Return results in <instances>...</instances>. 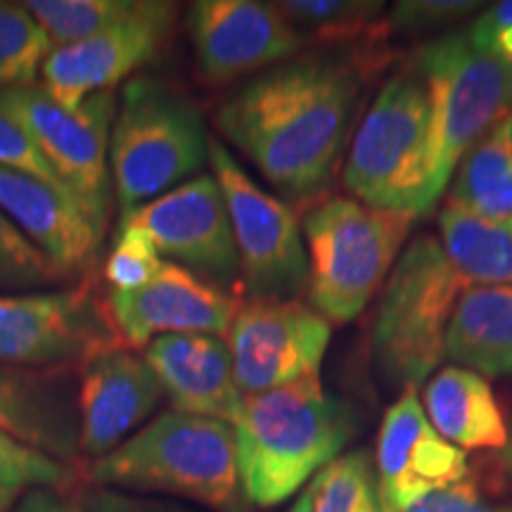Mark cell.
<instances>
[{"instance_id":"obj_1","label":"cell","mask_w":512,"mask_h":512,"mask_svg":"<svg viewBox=\"0 0 512 512\" xmlns=\"http://www.w3.org/2000/svg\"><path fill=\"white\" fill-rule=\"evenodd\" d=\"M361 57L313 50L264 69L221 100L216 128L292 200L328 188L366 83Z\"/></svg>"},{"instance_id":"obj_2","label":"cell","mask_w":512,"mask_h":512,"mask_svg":"<svg viewBox=\"0 0 512 512\" xmlns=\"http://www.w3.org/2000/svg\"><path fill=\"white\" fill-rule=\"evenodd\" d=\"M245 501L275 508L306 489L356 437L358 415L320 377L245 394L233 420Z\"/></svg>"},{"instance_id":"obj_3","label":"cell","mask_w":512,"mask_h":512,"mask_svg":"<svg viewBox=\"0 0 512 512\" xmlns=\"http://www.w3.org/2000/svg\"><path fill=\"white\" fill-rule=\"evenodd\" d=\"M83 482L131 494H166L216 512H245L233 425L166 411L83 467Z\"/></svg>"},{"instance_id":"obj_4","label":"cell","mask_w":512,"mask_h":512,"mask_svg":"<svg viewBox=\"0 0 512 512\" xmlns=\"http://www.w3.org/2000/svg\"><path fill=\"white\" fill-rule=\"evenodd\" d=\"M209 162V133L188 98L157 79L121 88L110 138V174L121 216L195 178Z\"/></svg>"},{"instance_id":"obj_5","label":"cell","mask_w":512,"mask_h":512,"mask_svg":"<svg viewBox=\"0 0 512 512\" xmlns=\"http://www.w3.org/2000/svg\"><path fill=\"white\" fill-rule=\"evenodd\" d=\"M465 290L437 238L411 240L384 280L370 332L375 366L384 380L418 389L432 375L446 356L448 323Z\"/></svg>"},{"instance_id":"obj_6","label":"cell","mask_w":512,"mask_h":512,"mask_svg":"<svg viewBox=\"0 0 512 512\" xmlns=\"http://www.w3.org/2000/svg\"><path fill=\"white\" fill-rule=\"evenodd\" d=\"M430 131V95L411 64L384 81L349 140L344 185L351 195L413 219L430 214Z\"/></svg>"},{"instance_id":"obj_7","label":"cell","mask_w":512,"mask_h":512,"mask_svg":"<svg viewBox=\"0 0 512 512\" xmlns=\"http://www.w3.org/2000/svg\"><path fill=\"white\" fill-rule=\"evenodd\" d=\"M413 216L332 197L304 219L309 299L332 325L358 318L399 259Z\"/></svg>"},{"instance_id":"obj_8","label":"cell","mask_w":512,"mask_h":512,"mask_svg":"<svg viewBox=\"0 0 512 512\" xmlns=\"http://www.w3.org/2000/svg\"><path fill=\"white\" fill-rule=\"evenodd\" d=\"M430 95L427 204L437 207L467 152L512 112V69L482 53L467 31H451L415 53Z\"/></svg>"},{"instance_id":"obj_9","label":"cell","mask_w":512,"mask_h":512,"mask_svg":"<svg viewBox=\"0 0 512 512\" xmlns=\"http://www.w3.org/2000/svg\"><path fill=\"white\" fill-rule=\"evenodd\" d=\"M117 102L114 91H105L76 110H62L36 83L0 91V107L24 126L60 183L102 233L110 223L114 197L110 138Z\"/></svg>"},{"instance_id":"obj_10","label":"cell","mask_w":512,"mask_h":512,"mask_svg":"<svg viewBox=\"0 0 512 512\" xmlns=\"http://www.w3.org/2000/svg\"><path fill=\"white\" fill-rule=\"evenodd\" d=\"M209 164L226 197L249 299H297L309 287V256L299 216L290 204L261 188L214 136H209Z\"/></svg>"},{"instance_id":"obj_11","label":"cell","mask_w":512,"mask_h":512,"mask_svg":"<svg viewBox=\"0 0 512 512\" xmlns=\"http://www.w3.org/2000/svg\"><path fill=\"white\" fill-rule=\"evenodd\" d=\"M330 323L302 299L240 302L226 332L242 394H261L320 377Z\"/></svg>"},{"instance_id":"obj_12","label":"cell","mask_w":512,"mask_h":512,"mask_svg":"<svg viewBox=\"0 0 512 512\" xmlns=\"http://www.w3.org/2000/svg\"><path fill=\"white\" fill-rule=\"evenodd\" d=\"M178 5L136 0V8L86 41L50 50L38 86L62 110H76L93 95L114 91L162 53L174 34Z\"/></svg>"},{"instance_id":"obj_13","label":"cell","mask_w":512,"mask_h":512,"mask_svg":"<svg viewBox=\"0 0 512 512\" xmlns=\"http://www.w3.org/2000/svg\"><path fill=\"white\" fill-rule=\"evenodd\" d=\"M117 339L105 304L91 287L0 294V363L76 370L102 344Z\"/></svg>"},{"instance_id":"obj_14","label":"cell","mask_w":512,"mask_h":512,"mask_svg":"<svg viewBox=\"0 0 512 512\" xmlns=\"http://www.w3.org/2000/svg\"><path fill=\"white\" fill-rule=\"evenodd\" d=\"M195 69L204 83L256 76L302 53L309 38L275 3L261 0H197L185 17Z\"/></svg>"},{"instance_id":"obj_15","label":"cell","mask_w":512,"mask_h":512,"mask_svg":"<svg viewBox=\"0 0 512 512\" xmlns=\"http://www.w3.org/2000/svg\"><path fill=\"white\" fill-rule=\"evenodd\" d=\"M121 219L143 228L169 261L223 290L240 275L233 223L214 176L190 178Z\"/></svg>"},{"instance_id":"obj_16","label":"cell","mask_w":512,"mask_h":512,"mask_svg":"<svg viewBox=\"0 0 512 512\" xmlns=\"http://www.w3.org/2000/svg\"><path fill=\"white\" fill-rule=\"evenodd\" d=\"M238 306L233 294L174 261H164L162 271L138 290H110L105 299L114 335L131 349H147L166 335L223 337Z\"/></svg>"},{"instance_id":"obj_17","label":"cell","mask_w":512,"mask_h":512,"mask_svg":"<svg viewBox=\"0 0 512 512\" xmlns=\"http://www.w3.org/2000/svg\"><path fill=\"white\" fill-rule=\"evenodd\" d=\"M79 456L91 463L136 434L155 413L164 389L145 354L119 339L102 344L76 368Z\"/></svg>"},{"instance_id":"obj_18","label":"cell","mask_w":512,"mask_h":512,"mask_svg":"<svg viewBox=\"0 0 512 512\" xmlns=\"http://www.w3.org/2000/svg\"><path fill=\"white\" fill-rule=\"evenodd\" d=\"M467 453L434 430L415 389L384 413L377 437V489L384 512H408L467 475Z\"/></svg>"},{"instance_id":"obj_19","label":"cell","mask_w":512,"mask_h":512,"mask_svg":"<svg viewBox=\"0 0 512 512\" xmlns=\"http://www.w3.org/2000/svg\"><path fill=\"white\" fill-rule=\"evenodd\" d=\"M0 432L50 458H79V392L74 370L0 363Z\"/></svg>"},{"instance_id":"obj_20","label":"cell","mask_w":512,"mask_h":512,"mask_svg":"<svg viewBox=\"0 0 512 512\" xmlns=\"http://www.w3.org/2000/svg\"><path fill=\"white\" fill-rule=\"evenodd\" d=\"M0 211L64 275L91 266L105 238L67 190L5 166H0Z\"/></svg>"},{"instance_id":"obj_21","label":"cell","mask_w":512,"mask_h":512,"mask_svg":"<svg viewBox=\"0 0 512 512\" xmlns=\"http://www.w3.org/2000/svg\"><path fill=\"white\" fill-rule=\"evenodd\" d=\"M174 411L233 425L245 394L235 380L226 339L216 335L157 337L145 351Z\"/></svg>"},{"instance_id":"obj_22","label":"cell","mask_w":512,"mask_h":512,"mask_svg":"<svg viewBox=\"0 0 512 512\" xmlns=\"http://www.w3.org/2000/svg\"><path fill=\"white\" fill-rule=\"evenodd\" d=\"M425 413L432 427L463 451H498L510 444L505 415L486 377L448 366L425 387Z\"/></svg>"},{"instance_id":"obj_23","label":"cell","mask_w":512,"mask_h":512,"mask_svg":"<svg viewBox=\"0 0 512 512\" xmlns=\"http://www.w3.org/2000/svg\"><path fill=\"white\" fill-rule=\"evenodd\" d=\"M446 356L482 377L512 375V287H467L446 332Z\"/></svg>"},{"instance_id":"obj_24","label":"cell","mask_w":512,"mask_h":512,"mask_svg":"<svg viewBox=\"0 0 512 512\" xmlns=\"http://www.w3.org/2000/svg\"><path fill=\"white\" fill-rule=\"evenodd\" d=\"M441 249L467 287H512V221L448 200L439 211Z\"/></svg>"},{"instance_id":"obj_25","label":"cell","mask_w":512,"mask_h":512,"mask_svg":"<svg viewBox=\"0 0 512 512\" xmlns=\"http://www.w3.org/2000/svg\"><path fill=\"white\" fill-rule=\"evenodd\" d=\"M451 200L496 221H512V112L458 166Z\"/></svg>"},{"instance_id":"obj_26","label":"cell","mask_w":512,"mask_h":512,"mask_svg":"<svg viewBox=\"0 0 512 512\" xmlns=\"http://www.w3.org/2000/svg\"><path fill=\"white\" fill-rule=\"evenodd\" d=\"M408 512H512V444L467 465L458 484L422 498Z\"/></svg>"},{"instance_id":"obj_27","label":"cell","mask_w":512,"mask_h":512,"mask_svg":"<svg viewBox=\"0 0 512 512\" xmlns=\"http://www.w3.org/2000/svg\"><path fill=\"white\" fill-rule=\"evenodd\" d=\"M50 50L24 3L0 0V91L34 86Z\"/></svg>"},{"instance_id":"obj_28","label":"cell","mask_w":512,"mask_h":512,"mask_svg":"<svg viewBox=\"0 0 512 512\" xmlns=\"http://www.w3.org/2000/svg\"><path fill=\"white\" fill-rule=\"evenodd\" d=\"M24 8L31 12L55 50L86 41L112 27L136 8V0H27Z\"/></svg>"},{"instance_id":"obj_29","label":"cell","mask_w":512,"mask_h":512,"mask_svg":"<svg viewBox=\"0 0 512 512\" xmlns=\"http://www.w3.org/2000/svg\"><path fill=\"white\" fill-rule=\"evenodd\" d=\"M313 512H384L368 451H351L313 477Z\"/></svg>"},{"instance_id":"obj_30","label":"cell","mask_w":512,"mask_h":512,"mask_svg":"<svg viewBox=\"0 0 512 512\" xmlns=\"http://www.w3.org/2000/svg\"><path fill=\"white\" fill-rule=\"evenodd\" d=\"M306 38L349 41L375 27L384 3L375 0H283L275 3Z\"/></svg>"},{"instance_id":"obj_31","label":"cell","mask_w":512,"mask_h":512,"mask_svg":"<svg viewBox=\"0 0 512 512\" xmlns=\"http://www.w3.org/2000/svg\"><path fill=\"white\" fill-rule=\"evenodd\" d=\"M62 278L67 275L0 211V294L41 290Z\"/></svg>"},{"instance_id":"obj_32","label":"cell","mask_w":512,"mask_h":512,"mask_svg":"<svg viewBox=\"0 0 512 512\" xmlns=\"http://www.w3.org/2000/svg\"><path fill=\"white\" fill-rule=\"evenodd\" d=\"M162 254L150 235L133 221L121 219L114 233L112 252L105 261V280L114 292L138 290L150 283L164 266Z\"/></svg>"},{"instance_id":"obj_33","label":"cell","mask_w":512,"mask_h":512,"mask_svg":"<svg viewBox=\"0 0 512 512\" xmlns=\"http://www.w3.org/2000/svg\"><path fill=\"white\" fill-rule=\"evenodd\" d=\"M69 482V465L50 458L22 441L0 432V489H62Z\"/></svg>"},{"instance_id":"obj_34","label":"cell","mask_w":512,"mask_h":512,"mask_svg":"<svg viewBox=\"0 0 512 512\" xmlns=\"http://www.w3.org/2000/svg\"><path fill=\"white\" fill-rule=\"evenodd\" d=\"M482 8L470 0H403L389 10L384 29L394 34H422V31L444 29L458 19L475 15Z\"/></svg>"},{"instance_id":"obj_35","label":"cell","mask_w":512,"mask_h":512,"mask_svg":"<svg viewBox=\"0 0 512 512\" xmlns=\"http://www.w3.org/2000/svg\"><path fill=\"white\" fill-rule=\"evenodd\" d=\"M0 166L36 176L41 181L55 185V188L67 190L60 183V178L55 176V171L50 169L46 157L41 155V150H38L29 133L24 131V126L5 107H0Z\"/></svg>"},{"instance_id":"obj_36","label":"cell","mask_w":512,"mask_h":512,"mask_svg":"<svg viewBox=\"0 0 512 512\" xmlns=\"http://www.w3.org/2000/svg\"><path fill=\"white\" fill-rule=\"evenodd\" d=\"M465 31L482 53L512 69V0L489 5Z\"/></svg>"},{"instance_id":"obj_37","label":"cell","mask_w":512,"mask_h":512,"mask_svg":"<svg viewBox=\"0 0 512 512\" xmlns=\"http://www.w3.org/2000/svg\"><path fill=\"white\" fill-rule=\"evenodd\" d=\"M74 503L79 512H192L183 505L159 501V498L126 494V491L105 489V486L86 482L74 494Z\"/></svg>"},{"instance_id":"obj_38","label":"cell","mask_w":512,"mask_h":512,"mask_svg":"<svg viewBox=\"0 0 512 512\" xmlns=\"http://www.w3.org/2000/svg\"><path fill=\"white\" fill-rule=\"evenodd\" d=\"M8 512H79L74 496L62 494V489H31Z\"/></svg>"},{"instance_id":"obj_39","label":"cell","mask_w":512,"mask_h":512,"mask_svg":"<svg viewBox=\"0 0 512 512\" xmlns=\"http://www.w3.org/2000/svg\"><path fill=\"white\" fill-rule=\"evenodd\" d=\"M313 482L306 486V489L299 494L297 501H294V505L287 512H313Z\"/></svg>"},{"instance_id":"obj_40","label":"cell","mask_w":512,"mask_h":512,"mask_svg":"<svg viewBox=\"0 0 512 512\" xmlns=\"http://www.w3.org/2000/svg\"><path fill=\"white\" fill-rule=\"evenodd\" d=\"M19 501V491L0 489V512H8Z\"/></svg>"}]
</instances>
